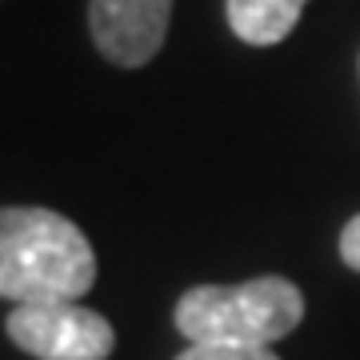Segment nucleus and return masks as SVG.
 I'll use <instances>...</instances> for the list:
<instances>
[{"label":"nucleus","mask_w":360,"mask_h":360,"mask_svg":"<svg viewBox=\"0 0 360 360\" xmlns=\"http://www.w3.org/2000/svg\"><path fill=\"white\" fill-rule=\"evenodd\" d=\"M96 284L89 236L52 208L0 212V296L8 304L84 300Z\"/></svg>","instance_id":"f257e3e1"},{"label":"nucleus","mask_w":360,"mask_h":360,"mask_svg":"<svg viewBox=\"0 0 360 360\" xmlns=\"http://www.w3.org/2000/svg\"><path fill=\"white\" fill-rule=\"evenodd\" d=\"M176 333L193 345L272 348L304 321V292L288 276H252L245 284H196L176 300Z\"/></svg>","instance_id":"f03ea898"},{"label":"nucleus","mask_w":360,"mask_h":360,"mask_svg":"<svg viewBox=\"0 0 360 360\" xmlns=\"http://www.w3.org/2000/svg\"><path fill=\"white\" fill-rule=\"evenodd\" d=\"M4 333L20 352L37 360H108L116 348L112 324L80 300L13 304Z\"/></svg>","instance_id":"7ed1b4c3"},{"label":"nucleus","mask_w":360,"mask_h":360,"mask_svg":"<svg viewBox=\"0 0 360 360\" xmlns=\"http://www.w3.org/2000/svg\"><path fill=\"white\" fill-rule=\"evenodd\" d=\"M172 0H89L92 44L108 65L141 68L165 49Z\"/></svg>","instance_id":"20e7f679"},{"label":"nucleus","mask_w":360,"mask_h":360,"mask_svg":"<svg viewBox=\"0 0 360 360\" xmlns=\"http://www.w3.org/2000/svg\"><path fill=\"white\" fill-rule=\"evenodd\" d=\"M309 0H224V16L236 40L252 49H272L296 28Z\"/></svg>","instance_id":"39448f33"},{"label":"nucleus","mask_w":360,"mask_h":360,"mask_svg":"<svg viewBox=\"0 0 360 360\" xmlns=\"http://www.w3.org/2000/svg\"><path fill=\"white\" fill-rule=\"evenodd\" d=\"M176 360H281L272 348H240V345H188Z\"/></svg>","instance_id":"423d86ee"},{"label":"nucleus","mask_w":360,"mask_h":360,"mask_svg":"<svg viewBox=\"0 0 360 360\" xmlns=\"http://www.w3.org/2000/svg\"><path fill=\"white\" fill-rule=\"evenodd\" d=\"M340 260H345L352 272H360V212L340 229Z\"/></svg>","instance_id":"0eeeda50"}]
</instances>
